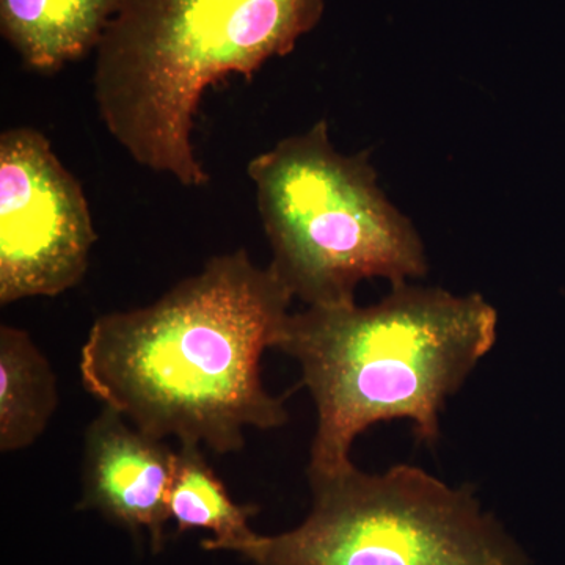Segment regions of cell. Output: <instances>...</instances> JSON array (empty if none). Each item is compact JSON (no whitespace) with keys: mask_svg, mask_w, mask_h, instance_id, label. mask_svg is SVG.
<instances>
[{"mask_svg":"<svg viewBox=\"0 0 565 565\" xmlns=\"http://www.w3.org/2000/svg\"><path fill=\"white\" fill-rule=\"evenodd\" d=\"M313 505L277 535L253 533L230 546L253 565H530L470 487H451L423 468L355 465L308 479Z\"/></svg>","mask_w":565,"mask_h":565,"instance_id":"obj_5","label":"cell"},{"mask_svg":"<svg viewBox=\"0 0 565 565\" xmlns=\"http://www.w3.org/2000/svg\"><path fill=\"white\" fill-rule=\"evenodd\" d=\"M497 333V310L479 294L411 282L370 307L289 315L275 349L300 364L318 412L308 479L351 467L353 441L377 423L408 419L419 441L437 444L446 401L492 351Z\"/></svg>","mask_w":565,"mask_h":565,"instance_id":"obj_2","label":"cell"},{"mask_svg":"<svg viewBox=\"0 0 565 565\" xmlns=\"http://www.w3.org/2000/svg\"><path fill=\"white\" fill-rule=\"evenodd\" d=\"M120 0H0V32L29 68L54 73L98 50Z\"/></svg>","mask_w":565,"mask_h":565,"instance_id":"obj_8","label":"cell"},{"mask_svg":"<svg viewBox=\"0 0 565 565\" xmlns=\"http://www.w3.org/2000/svg\"><path fill=\"white\" fill-rule=\"evenodd\" d=\"M323 0H120L93 71L107 131L147 169L210 181L192 145L204 90L252 77L313 31Z\"/></svg>","mask_w":565,"mask_h":565,"instance_id":"obj_3","label":"cell"},{"mask_svg":"<svg viewBox=\"0 0 565 565\" xmlns=\"http://www.w3.org/2000/svg\"><path fill=\"white\" fill-rule=\"evenodd\" d=\"M256 512V505L234 503L199 445H181L169 493V516L178 533L211 531L214 535L203 541V548L228 552L230 546L250 537L248 522Z\"/></svg>","mask_w":565,"mask_h":565,"instance_id":"obj_10","label":"cell"},{"mask_svg":"<svg viewBox=\"0 0 565 565\" xmlns=\"http://www.w3.org/2000/svg\"><path fill=\"white\" fill-rule=\"evenodd\" d=\"M292 299L247 252L215 256L158 302L96 319L82 384L159 440L241 451L245 427L288 423L285 399L264 388L262 359L277 348Z\"/></svg>","mask_w":565,"mask_h":565,"instance_id":"obj_1","label":"cell"},{"mask_svg":"<svg viewBox=\"0 0 565 565\" xmlns=\"http://www.w3.org/2000/svg\"><path fill=\"white\" fill-rule=\"evenodd\" d=\"M57 405V379L31 334L0 327V451L35 444Z\"/></svg>","mask_w":565,"mask_h":565,"instance_id":"obj_9","label":"cell"},{"mask_svg":"<svg viewBox=\"0 0 565 565\" xmlns=\"http://www.w3.org/2000/svg\"><path fill=\"white\" fill-rule=\"evenodd\" d=\"M270 269L307 307L355 302L363 280L390 285L429 270L422 236L379 185L370 151L345 156L326 120L252 159Z\"/></svg>","mask_w":565,"mask_h":565,"instance_id":"obj_4","label":"cell"},{"mask_svg":"<svg viewBox=\"0 0 565 565\" xmlns=\"http://www.w3.org/2000/svg\"><path fill=\"white\" fill-rule=\"evenodd\" d=\"M96 243L76 178L32 128L0 136V303L55 297L87 273Z\"/></svg>","mask_w":565,"mask_h":565,"instance_id":"obj_6","label":"cell"},{"mask_svg":"<svg viewBox=\"0 0 565 565\" xmlns=\"http://www.w3.org/2000/svg\"><path fill=\"white\" fill-rule=\"evenodd\" d=\"M79 509H92L134 534L147 533L154 552L166 542L177 452L104 407L85 430Z\"/></svg>","mask_w":565,"mask_h":565,"instance_id":"obj_7","label":"cell"}]
</instances>
